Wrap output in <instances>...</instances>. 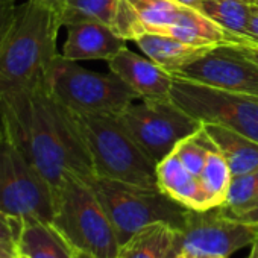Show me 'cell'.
Listing matches in <instances>:
<instances>
[{
    "label": "cell",
    "mask_w": 258,
    "mask_h": 258,
    "mask_svg": "<svg viewBox=\"0 0 258 258\" xmlns=\"http://www.w3.org/2000/svg\"><path fill=\"white\" fill-rule=\"evenodd\" d=\"M75 258H93L91 255L85 253V252H81V250H75Z\"/></svg>",
    "instance_id": "836d02e7"
},
{
    "label": "cell",
    "mask_w": 258,
    "mask_h": 258,
    "mask_svg": "<svg viewBox=\"0 0 258 258\" xmlns=\"http://www.w3.org/2000/svg\"><path fill=\"white\" fill-rule=\"evenodd\" d=\"M213 88L258 96V64L232 44H219L172 73Z\"/></svg>",
    "instance_id": "8fae6325"
},
{
    "label": "cell",
    "mask_w": 258,
    "mask_h": 258,
    "mask_svg": "<svg viewBox=\"0 0 258 258\" xmlns=\"http://www.w3.org/2000/svg\"><path fill=\"white\" fill-rule=\"evenodd\" d=\"M52 225L75 250L93 258H117L120 243L115 229L87 181L67 176L55 196Z\"/></svg>",
    "instance_id": "277c9868"
},
{
    "label": "cell",
    "mask_w": 258,
    "mask_h": 258,
    "mask_svg": "<svg viewBox=\"0 0 258 258\" xmlns=\"http://www.w3.org/2000/svg\"><path fill=\"white\" fill-rule=\"evenodd\" d=\"M238 43H249V44L258 46V7L253 4H250V17L246 26L244 35L238 40Z\"/></svg>",
    "instance_id": "83f0119b"
},
{
    "label": "cell",
    "mask_w": 258,
    "mask_h": 258,
    "mask_svg": "<svg viewBox=\"0 0 258 258\" xmlns=\"http://www.w3.org/2000/svg\"><path fill=\"white\" fill-rule=\"evenodd\" d=\"M118 0H58L55 8L62 26L79 22H100L112 28Z\"/></svg>",
    "instance_id": "7402d4cb"
},
{
    "label": "cell",
    "mask_w": 258,
    "mask_h": 258,
    "mask_svg": "<svg viewBox=\"0 0 258 258\" xmlns=\"http://www.w3.org/2000/svg\"><path fill=\"white\" fill-rule=\"evenodd\" d=\"M249 2H250V4H253V5H256V7H258V0H249Z\"/></svg>",
    "instance_id": "d590c367"
},
{
    "label": "cell",
    "mask_w": 258,
    "mask_h": 258,
    "mask_svg": "<svg viewBox=\"0 0 258 258\" xmlns=\"http://www.w3.org/2000/svg\"><path fill=\"white\" fill-rule=\"evenodd\" d=\"M0 210L20 220L52 223L50 185L0 127Z\"/></svg>",
    "instance_id": "52a82bcc"
},
{
    "label": "cell",
    "mask_w": 258,
    "mask_h": 258,
    "mask_svg": "<svg viewBox=\"0 0 258 258\" xmlns=\"http://www.w3.org/2000/svg\"><path fill=\"white\" fill-rule=\"evenodd\" d=\"M56 97L78 114H120L137 96L118 76L91 72L61 53L50 72Z\"/></svg>",
    "instance_id": "8992f818"
},
{
    "label": "cell",
    "mask_w": 258,
    "mask_h": 258,
    "mask_svg": "<svg viewBox=\"0 0 258 258\" xmlns=\"http://www.w3.org/2000/svg\"><path fill=\"white\" fill-rule=\"evenodd\" d=\"M66 28L67 40L61 55L72 61L105 59L108 62L126 47V40L100 22H79Z\"/></svg>",
    "instance_id": "5bb4252c"
},
{
    "label": "cell",
    "mask_w": 258,
    "mask_h": 258,
    "mask_svg": "<svg viewBox=\"0 0 258 258\" xmlns=\"http://www.w3.org/2000/svg\"><path fill=\"white\" fill-rule=\"evenodd\" d=\"M258 237V226L225 217L220 208L188 210L181 229H176L167 258H228Z\"/></svg>",
    "instance_id": "30bf717a"
},
{
    "label": "cell",
    "mask_w": 258,
    "mask_h": 258,
    "mask_svg": "<svg viewBox=\"0 0 258 258\" xmlns=\"http://www.w3.org/2000/svg\"><path fill=\"white\" fill-rule=\"evenodd\" d=\"M181 10L172 0H118L112 29L126 41L145 32L163 34L179 19Z\"/></svg>",
    "instance_id": "4fadbf2b"
},
{
    "label": "cell",
    "mask_w": 258,
    "mask_h": 258,
    "mask_svg": "<svg viewBox=\"0 0 258 258\" xmlns=\"http://www.w3.org/2000/svg\"><path fill=\"white\" fill-rule=\"evenodd\" d=\"M172 100L202 123L225 126L258 142V96L225 91L173 76Z\"/></svg>",
    "instance_id": "9c48e42d"
},
{
    "label": "cell",
    "mask_w": 258,
    "mask_h": 258,
    "mask_svg": "<svg viewBox=\"0 0 258 258\" xmlns=\"http://www.w3.org/2000/svg\"><path fill=\"white\" fill-rule=\"evenodd\" d=\"M157 182L163 193L188 210L205 211L213 208L199 178L184 167L175 152L157 164Z\"/></svg>",
    "instance_id": "9a60e30c"
},
{
    "label": "cell",
    "mask_w": 258,
    "mask_h": 258,
    "mask_svg": "<svg viewBox=\"0 0 258 258\" xmlns=\"http://www.w3.org/2000/svg\"><path fill=\"white\" fill-rule=\"evenodd\" d=\"M88 184L109 217L120 244L149 225L169 223L175 229H181L185 222L188 208L169 198L160 188H148L99 176L90 179Z\"/></svg>",
    "instance_id": "5b68a950"
},
{
    "label": "cell",
    "mask_w": 258,
    "mask_h": 258,
    "mask_svg": "<svg viewBox=\"0 0 258 258\" xmlns=\"http://www.w3.org/2000/svg\"><path fill=\"white\" fill-rule=\"evenodd\" d=\"M210 149H214V146L210 142V139L207 137L204 127H202L198 134L181 142L173 152L178 155V158L181 160L184 167L190 173H193L195 176L199 178V175L204 170Z\"/></svg>",
    "instance_id": "d4e9b609"
},
{
    "label": "cell",
    "mask_w": 258,
    "mask_h": 258,
    "mask_svg": "<svg viewBox=\"0 0 258 258\" xmlns=\"http://www.w3.org/2000/svg\"><path fill=\"white\" fill-rule=\"evenodd\" d=\"M16 0H0V46H2L16 17Z\"/></svg>",
    "instance_id": "4316f807"
},
{
    "label": "cell",
    "mask_w": 258,
    "mask_h": 258,
    "mask_svg": "<svg viewBox=\"0 0 258 258\" xmlns=\"http://www.w3.org/2000/svg\"><path fill=\"white\" fill-rule=\"evenodd\" d=\"M16 258H20V255H17V256H16Z\"/></svg>",
    "instance_id": "74e56055"
},
{
    "label": "cell",
    "mask_w": 258,
    "mask_h": 258,
    "mask_svg": "<svg viewBox=\"0 0 258 258\" xmlns=\"http://www.w3.org/2000/svg\"><path fill=\"white\" fill-rule=\"evenodd\" d=\"M140 50L164 70L173 73L214 46H191L170 35L145 32L134 40Z\"/></svg>",
    "instance_id": "ac0fdd59"
},
{
    "label": "cell",
    "mask_w": 258,
    "mask_h": 258,
    "mask_svg": "<svg viewBox=\"0 0 258 258\" xmlns=\"http://www.w3.org/2000/svg\"><path fill=\"white\" fill-rule=\"evenodd\" d=\"M61 20L55 7L41 0L17 5L14 22L0 46V91L49 79L58 58Z\"/></svg>",
    "instance_id": "7a4b0ae2"
},
{
    "label": "cell",
    "mask_w": 258,
    "mask_h": 258,
    "mask_svg": "<svg viewBox=\"0 0 258 258\" xmlns=\"http://www.w3.org/2000/svg\"><path fill=\"white\" fill-rule=\"evenodd\" d=\"M163 34L191 46H219L231 43V37L222 28L207 19L196 8L188 7H182L179 19Z\"/></svg>",
    "instance_id": "d6986e66"
},
{
    "label": "cell",
    "mask_w": 258,
    "mask_h": 258,
    "mask_svg": "<svg viewBox=\"0 0 258 258\" xmlns=\"http://www.w3.org/2000/svg\"><path fill=\"white\" fill-rule=\"evenodd\" d=\"M199 181L213 208L225 205L232 181V173L226 160L216 148L210 149L204 170L199 175Z\"/></svg>",
    "instance_id": "603a6c76"
},
{
    "label": "cell",
    "mask_w": 258,
    "mask_h": 258,
    "mask_svg": "<svg viewBox=\"0 0 258 258\" xmlns=\"http://www.w3.org/2000/svg\"><path fill=\"white\" fill-rule=\"evenodd\" d=\"M0 127L41 173L53 191L69 175L96 176L76 112L53 93L49 79L0 91Z\"/></svg>",
    "instance_id": "6da1fadb"
},
{
    "label": "cell",
    "mask_w": 258,
    "mask_h": 258,
    "mask_svg": "<svg viewBox=\"0 0 258 258\" xmlns=\"http://www.w3.org/2000/svg\"><path fill=\"white\" fill-rule=\"evenodd\" d=\"M17 250L28 258H75V249L62 234L47 222L23 220Z\"/></svg>",
    "instance_id": "e0dca14e"
},
{
    "label": "cell",
    "mask_w": 258,
    "mask_h": 258,
    "mask_svg": "<svg viewBox=\"0 0 258 258\" xmlns=\"http://www.w3.org/2000/svg\"><path fill=\"white\" fill-rule=\"evenodd\" d=\"M99 178L158 188L157 164L139 146L118 114H78Z\"/></svg>",
    "instance_id": "3957f363"
},
{
    "label": "cell",
    "mask_w": 258,
    "mask_h": 258,
    "mask_svg": "<svg viewBox=\"0 0 258 258\" xmlns=\"http://www.w3.org/2000/svg\"><path fill=\"white\" fill-rule=\"evenodd\" d=\"M196 10L231 37L229 44L244 35L250 17L249 0H199Z\"/></svg>",
    "instance_id": "44dd1931"
},
{
    "label": "cell",
    "mask_w": 258,
    "mask_h": 258,
    "mask_svg": "<svg viewBox=\"0 0 258 258\" xmlns=\"http://www.w3.org/2000/svg\"><path fill=\"white\" fill-rule=\"evenodd\" d=\"M20 255V253H19ZM20 258H28V256H23V255H20Z\"/></svg>",
    "instance_id": "8d00e7d4"
},
{
    "label": "cell",
    "mask_w": 258,
    "mask_h": 258,
    "mask_svg": "<svg viewBox=\"0 0 258 258\" xmlns=\"http://www.w3.org/2000/svg\"><path fill=\"white\" fill-rule=\"evenodd\" d=\"M235 46L243 55H246L249 59H252L253 62L258 64V46L256 44H249V43H237V44H232Z\"/></svg>",
    "instance_id": "f546056e"
},
{
    "label": "cell",
    "mask_w": 258,
    "mask_h": 258,
    "mask_svg": "<svg viewBox=\"0 0 258 258\" xmlns=\"http://www.w3.org/2000/svg\"><path fill=\"white\" fill-rule=\"evenodd\" d=\"M108 67L136 93L137 99L146 102L172 99L173 75L149 58L124 47L108 61Z\"/></svg>",
    "instance_id": "7c38bea8"
},
{
    "label": "cell",
    "mask_w": 258,
    "mask_h": 258,
    "mask_svg": "<svg viewBox=\"0 0 258 258\" xmlns=\"http://www.w3.org/2000/svg\"><path fill=\"white\" fill-rule=\"evenodd\" d=\"M255 204H258V167L247 173L232 176L226 202L220 210L223 213H237Z\"/></svg>",
    "instance_id": "cb8c5ba5"
},
{
    "label": "cell",
    "mask_w": 258,
    "mask_h": 258,
    "mask_svg": "<svg viewBox=\"0 0 258 258\" xmlns=\"http://www.w3.org/2000/svg\"><path fill=\"white\" fill-rule=\"evenodd\" d=\"M172 2L181 5V7H188V8H196L199 0H172Z\"/></svg>",
    "instance_id": "1f68e13d"
},
{
    "label": "cell",
    "mask_w": 258,
    "mask_h": 258,
    "mask_svg": "<svg viewBox=\"0 0 258 258\" xmlns=\"http://www.w3.org/2000/svg\"><path fill=\"white\" fill-rule=\"evenodd\" d=\"M220 208V207H219ZM222 211V210H220ZM222 214L231 220L240 222V223H247V225H255L258 226V204L252 205L250 208H246L243 211H237V213H223Z\"/></svg>",
    "instance_id": "f1b7e54d"
},
{
    "label": "cell",
    "mask_w": 258,
    "mask_h": 258,
    "mask_svg": "<svg viewBox=\"0 0 258 258\" xmlns=\"http://www.w3.org/2000/svg\"><path fill=\"white\" fill-rule=\"evenodd\" d=\"M176 229L169 223H154L120 244L117 258H167Z\"/></svg>",
    "instance_id": "ffe728a7"
},
{
    "label": "cell",
    "mask_w": 258,
    "mask_h": 258,
    "mask_svg": "<svg viewBox=\"0 0 258 258\" xmlns=\"http://www.w3.org/2000/svg\"><path fill=\"white\" fill-rule=\"evenodd\" d=\"M23 226V220L13 217L0 210V244L16 246Z\"/></svg>",
    "instance_id": "484cf974"
},
{
    "label": "cell",
    "mask_w": 258,
    "mask_h": 258,
    "mask_svg": "<svg viewBox=\"0 0 258 258\" xmlns=\"http://www.w3.org/2000/svg\"><path fill=\"white\" fill-rule=\"evenodd\" d=\"M17 255H19V250L16 246L0 244V258H16Z\"/></svg>",
    "instance_id": "4dcf8cb0"
},
{
    "label": "cell",
    "mask_w": 258,
    "mask_h": 258,
    "mask_svg": "<svg viewBox=\"0 0 258 258\" xmlns=\"http://www.w3.org/2000/svg\"><path fill=\"white\" fill-rule=\"evenodd\" d=\"M41 2H46V4H49V5L55 7V5H56V2H58V0H41ZM55 10H56V8H55Z\"/></svg>",
    "instance_id": "e575fe53"
},
{
    "label": "cell",
    "mask_w": 258,
    "mask_h": 258,
    "mask_svg": "<svg viewBox=\"0 0 258 258\" xmlns=\"http://www.w3.org/2000/svg\"><path fill=\"white\" fill-rule=\"evenodd\" d=\"M204 131L213 146L226 160L232 176L258 167V142L220 124L204 123Z\"/></svg>",
    "instance_id": "2e32d148"
},
{
    "label": "cell",
    "mask_w": 258,
    "mask_h": 258,
    "mask_svg": "<svg viewBox=\"0 0 258 258\" xmlns=\"http://www.w3.org/2000/svg\"><path fill=\"white\" fill-rule=\"evenodd\" d=\"M247 258H258V237L253 240V243L250 244V250H249V255Z\"/></svg>",
    "instance_id": "d6a6232c"
},
{
    "label": "cell",
    "mask_w": 258,
    "mask_h": 258,
    "mask_svg": "<svg viewBox=\"0 0 258 258\" xmlns=\"http://www.w3.org/2000/svg\"><path fill=\"white\" fill-rule=\"evenodd\" d=\"M139 146L155 163H161L176 146L198 134L204 123L179 108L172 99L133 102L120 114Z\"/></svg>",
    "instance_id": "ba28073f"
}]
</instances>
